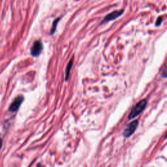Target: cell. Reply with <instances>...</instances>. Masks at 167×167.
I'll list each match as a JSON object with an SVG mask.
<instances>
[{"label":"cell","instance_id":"obj_1","mask_svg":"<svg viewBox=\"0 0 167 167\" xmlns=\"http://www.w3.org/2000/svg\"><path fill=\"white\" fill-rule=\"evenodd\" d=\"M147 101L146 99H142L139 101L138 103L134 106V107L131 110V112H130L128 115V119L131 120L137 117L138 115H140L143 112L144 110L145 109Z\"/></svg>","mask_w":167,"mask_h":167},{"label":"cell","instance_id":"obj_2","mask_svg":"<svg viewBox=\"0 0 167 167\" xmlns=\"http://www.w3.org/2000/svg\"><path fill=\"white\" fill-rule=\"evenodd\" d=\"M123 12H124L123 9H122V10L112 11V12H110V13L108 14V15H106V16L103 18V20L101 21L100 25H103L106 22L117 19L118 18L121 16L123 15Z\"/></svg>","mask_w":167,"mask_h":167},{"label":"cell","instance_id":"obj_3","mask_svg":"<svg viewBox=\"0 0 167 167\" xmlns=\"http://www.w3.org/2000/svg\"><path fill=\"white\" fill-rule=\"evenodd\" d=\"M43 50V44L41 40L35 41L31 48V55L33 57H38Z\"/></svg>","mask_w":167,"mask_h":167},{"label":"cell","instance_id":"obj_4","mask_svg":"<svg viewBox=\"0 0 167 167\" xmlns=\"http://www.w3.org/2000/svg\"><path fill=\"white\" fill-rule=\"evenodd\" d=\"M138 125V120H134L133 122L130 123L124 129L123 135L125 138H129L133 135V133L135 132L136 129Z\"/></svg>","mask_w":167,"mask_h":167},{"label":"cell","instance_id":"obj_5","mask_svg":"<svg viewBox=\"0 0 167 167\" xmlns=\"http://www.w3.org/2000/svg\"><path fill=\"white\" fill-rule=\"evenodd\" d=\"M24 97L22 95H19L16 97V98L13 100L12 103L11 104L9 108V111L11 112H15L19 109L20 106L22 104L23 101H24Z\"/></svg>","mask_w":167,"mask_h":167},{"label":"cell","instance_id":"obj_6","mask_svg":"<svg viewBox=\"0 0 167 167\" xmlns=\"http://www.w3.org/2000/svg\"><path fill=\"white\" fill-rule=\"evenodd\" d=\"M73 62H74V58H73L70 61H69V62L68 63L67 66V67L66 69V77H65V80H66V81H67L69 78V76H70L71 71L73 66Z\"/></svg>","mask_w":167,"mask_h":167},{"label":"cell","instance_id":"obj_7","mask_svg":"<svg viewBox=\"0 0 167 167\" xmlns=\"http://www.w3.org/2000/svg\"><path fill=\"white\" fill-rule=\"evenodd\" d=\"M61 18H62V17H58L57 18H55V19L54 20V22L52 23V28H51V30H50V34L51 35H52L55 34V31H56V29H57L58 24H59V22L60 20H61Z\"/></svg>","mask_w":167,"mask_h":167},{"label":"cell","instance_id":"obj_8","mask_svg":"<svg viewBox=\"0 0 167 167\" xmlns=\"http://www.w3.org/2000/svg\"><path fill=\"white\" fill-rule=\"evenodd\" d=\"M162 22H163V17L161 16H159L157 18V20L155 22V26H159L162 24Z\"/></svg>","mask_w":167,"mask_h":167},{"label":"cell","instance_id":"obj_9","mask_svg":"<svg viewBox=\"0 0 167 167\" xmlns=\"http://www.w3.org/2000/svg\"><path fill=\"white\" fill-rule=\"evenodd\" d=\"M2 147V139H0V150H1Z\"/></svg>","mask_w":167,"mask_h":167},{"label":"cell","instance_id":"obj_10","mask_svg":"<svg viewBox=\"0 0 167 167\" xmlns=\"http://www.w3.org/2000/svg\"><path fill=\"white\" fill-rule=\"evenodd\" d=\"M37 167H44V166L43 165H42V164H41V163H39L37 165Z\"/></svg>","mask_w":167,"mask_h":167}]
</instances>
